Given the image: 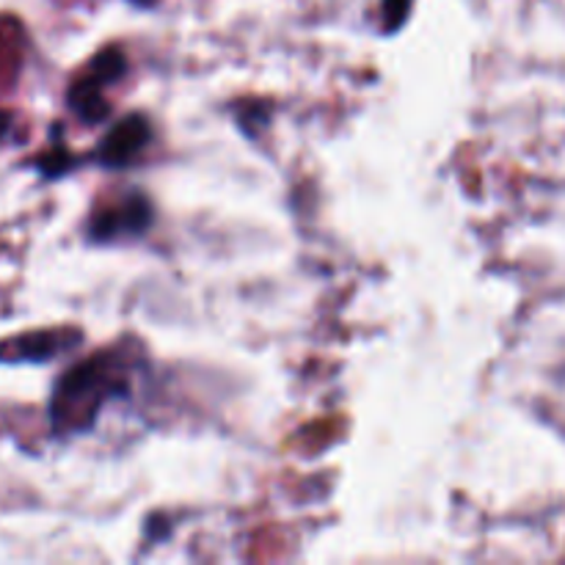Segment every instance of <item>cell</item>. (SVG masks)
I'll use <instances>...</instances> for the list:
<instances>
[{"instance_id": "1", "label": "cell", "mask_w": 565, "mask_h": 565, "mask_svg": "<svg viewBox=\"0 0 565 565\" xmlns=\"http://www.w3.org/2000/svg\"><path fill=\"white\" fill-rule=\"evenodd\" d=\"M127 70V61L121 55L119 47H108L103 53H97L92 58V64L86 66L81 77L72 83L70 88V108L81 116L88 125H97L105 116L110 114V105L105 99L103 88L108 83L119 81Z\"/></svg>"}, {"instance_id": "2", "label": "cell", "mask_w": 565, "mask_h": 565, "mask_svg": "<svg viewBox=\"0 0 565 565\" xmlns=\"http://www.w3.org/2000/svg\"><path fill=\"white\" fill-rule=\"evenodd\" d=\"M108 370L97 367L94 362L77 364L72 373H66L64 379L58 381V392H55L53 401V419L55 423H66L72 414H88V423H94L97 417L99 401H108Z\"/></svg>"}, {"instance_id": "3", "label": "cell", "mask_w": 565, "mask_h": 565, "mask_svg": "<svg viewBox=\"0 0 565 565\" xmlns=\"http://www.w3.org/2000/svg\"><path fill=\"white\" fill-rule=\"evenodd\" d=\"M149 224H152V204L141 193H136L125 199L119 207H105L94 213L88 221V237L97 243H110L125 235H143Z\"/></svg>"}, {"instance_id": "4", "label": "cell", "mask_w": 565, "mask_h": 565, "mask_svg": "<svg viewBox=\"0 0 565 565\" xmlns=\"http://www.w3.org/2000/svg\"><path fill=\"white\" fill-rule=\"evenodd\" d=\"M149 138H152V127L141 114L125 116L105 132L97 149V160L105 169H125L147 149Z\"/></svg>"}, {"instance_id": "5", "label": "cell", "mask_w": 565, "mask_h": 565, "mask_svg": "<svg viewBox=\"0 0 565 565\" xmlns=\"http://www.w3.org/2000/svg\"><path fill=\"white\" fill-rule=\"evenodd\" d=\"M39 166H42L44 177H61L64 171H70L72 158L66 154V149H53V152L39 160Z\"/></svg>"}, {"instance_id": "6", "label": "cell", "mask_w": 565, "mask_h": 565, "mask_svg": "<svg viewBox=\"0 0 565 565\" xmlns=\"http://www.w3.org/2000/svg\"><path fill=\"white\" fill-rule=\"evenodd\" d=\"M412 0H384V14H386V33L397 31L406 22Z\"/></svg>"}, {"instance_id": "7", "label": "cell", "mask_w": 565, "mask_h": 565, "mask_svg": "<svg viewBox=\"0 0 565 565\" xmlns=\"http://www.w3.org/2000/svg\"><path fill=\"white\" fill-rule=\"evenodd\" d=\"M11 127V114H6V110H0V141L6 138V132H9Z\"/></svg>"}, {"instance_id": "8", "label": "cell", "mask_w": 565, "mask_h": 565, "mask_svg": "<svg viewBox=\"0 0 565 565\" xmlns=\"http://www.w3.org/2000/svg\"><path fill=\"white\" fill-rule=\"evenodd\" d=\"M130 3H136V6H152L154 0H130Z\"/></svg>"}]
</instances>
